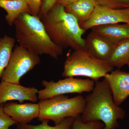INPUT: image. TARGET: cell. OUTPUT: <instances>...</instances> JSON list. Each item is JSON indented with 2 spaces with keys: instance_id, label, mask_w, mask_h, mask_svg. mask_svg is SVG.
<instances>
[{
  "instance_id": "cell-20",
  "label": "cell",
  "mask_w": 129,
  "mask_h": 129,
  "mask_svg": "<svg viewBox=\"0 0 129 129\" xmlns=\"http://www.w3.org/2000/svg\"><path fill=\"white\" fill-rule=\"evenodd\" d=\"M98 5L103 6L119 9L129 8V0H94Z\"/></svg>"
},
{
  "instance_id": "cell-1",
  "label": "cell",
  "mask_w": 129,
  "mask_h": 129,
  "mask_svg": "<svg viewBox=\"0 0 129 129\" xmlns=\"http://www.w3.org/2000/svg\"><path fill=\"white\" fill-rule=\"evenodd\" d=\"M38 16L48 36L56 45L63 49H85L83 36L86 30L73 15L66 11L64 7L56 4L46 13Z\"/></svg>"
},
{
  "instance_id": "cell-19",
  "label": "cell",
  "mask_w": 129,
  "mask_h": 129,
  "mask_svg": "<svg viewBox=\"0 0 129 129\" xmlns=\"http://www.w3.org/2000/svg\"><path fill=\"white\" fill-rule=\"evenodd\" d=\"M104 127V124L101 121L83 122L81 115L74 118L72 124V129H103Z\"/></svg>"
},
{
  "instance_id": "cell-12",
  "label": "cell",
  "mask_w": 129,
  "mask_h": 129,
  "mask_svg": "<svg viewBox=\"0 0 129 129\" xmlns=\"http://www.w3.org/2000/svg\"><path fill=\"white\" fill-rule=\"evenodd\" d=\"M85 40V49L94 57L103 61L109 59L115 43L91 31Z\"/></svg>"
},
{
  "instance_id": "cell-11",
  "label": "cell",
  "mask_w": 129,
  "mask_h": 129,
  "mask_svg": "<svg viewBox=\"0 0 129 129\" xmlns=\"http://www.w3.org/2000/svg\"><path fill=\"white\" fill-rule=\"evenodd\" d=\"M5 112L17 123L28 124L39 117L40 106L39 103L18 104L11 102L3 105Z\"/></svg>"
},
{
  "instance_id": "cell-15",
  "label": "cell",
  "mask_w": 129,
  "mask_h": 129,
  "mask_svg": "<svg viewBox=\"0 0 129 129\" xmlns=\"http://www.w3.org/2000/svg\"><path fill=\"white\" fill-rule=\"evenodd\" d=\"M97 4L94 0H78L66 7L65 9L67 12L77 19L80 25L88 20Z\"/></svg>"
},
{
  "instance_id": "cell-5",
  "label": "cell",
  "mask_w": 129,
  "mask_h": 129,
  "mask_svg": "<svg viewBox=\"0 0 129 129\" xmlns=\"http://www.w3.org/2000/svg\"><path fill=\"white\" fill-rule=\"evenodd\" d=\"M40 121L51 120L58 124L67 118H75L81 115L85 106V98L81 95L69 98L59 95L41 100L39 103Z\"/></svg>"
},
{
  "instance_id": "cell-21",
  "label": "cell",
  "mask_w": 129,
  "mask_h": 129,
  "mask_svg": "<svg viewBox=\"0 0 129 129\" xmlns=\"http://www.w3.org/2000/svg\"><path fill=\"white\" fill-rule=\"evenodd\" d=\"M17 124L4 112L3 104L0 105V129H9L13 125Z\"/></svg>"
},
{
  "instance_id": "cell-4",
  "label": "cell",
  "mask_w": 129,
  "mask_h": 129,
  "mask_svg": "<svg viewBox=\"0 0 129 129\" xmlns=\"http://www.w3.org/2000/svg\"><path fill=\"white\" fill-rule=\"evenodd\" d=\"M113 69L108 61L97 59L85 49H78L74 50L67 57L62 76L64 78L85 76L95 82L104 78Z\"/></svg>"
},
{
  "instance_id": "cell-10",
  "label": "cell",
  "mask_w": 129,
  "mask_h": 129,
  "mask_svg": "<svg viewBox=\"0 0 129 129\" xmlns=\"http://www.w3.org/2000/svg\"><path fill=\"white\" fill-rule=\"evenodd\" d=\"M104 78L108 82L114 102L120 106L129 96V73L117 69Z\"/></svg>"
},
{
  "instance_id": "cell-18",
  "label": "cell",
  "mask_w": 129,
  "mask_h": 129,
  "mask_svg": "<svg viewBox=\"0 0 129 129\" xmlns=\"http://www.w3.org/2000/svg\"><path fill=\"white\" fill-rule=\"evenodd\" d=\"M74 119L72 117L66 118L60 123L53 126L48 124V120H43L41 124L37 125L17 123L16 124L17 129H72Z\"/></svg>"
},
{
  "instance_id": "cell-25",
  "label": "cell",
  "mask_w": 129,
  "mask_h": 129,
  "mask_svg": "<svg viewBox=\"0 0 129 129\" xmlns=\"http://www.w3.org/2000/svg\"><path fill=\"white\" fill-rule=\"evenodd\" d=\"M127 65H128V67H129V61L128 63V64H127Z\"/></svg>"
},
{
  "instance_id": "cell-6",
  "label": "cell",
  "mask_w": 129,
  "mask_h": 129,
  "mask_svg": "<svg viewBox=\"0 0 129 129\" xmlns=\"http://www.w3.org/2000/svg\"><path fill=\"white\" fill-rule=\"evenodd\" d=\"M40 62L39 56L20 46H16L7 66L3 72L1 79L5 82L19 84L21 78Z\"/></svg>"
},
{
  "instance_id": "cell-14",
  "label": "cell",
  "mask_w": 129,
  "mask_h": 129,
  "mask_svg": "<svg viewBox=\"0 0 129 129\" xmlns=\"http://www.w3.org/2000/svg\"><path fill=\"white\" fill-rule=\"evenodd\" d=\"M0 7L6 11L5 19L10 26L13 25L14 21L20 14L24 13L30 14L25 0H0Z\"/></svg>"
},
{
  "instance_id": "cell-24",
  "label": "cell",
  "mask_w": 129,
  "mask_h": 129,
  "mask_svg": "<svg viewBox=\"0 0 129 129\" xmlns=\"http://www.w3.org/2000/svg\"><path fill=\"white\" fill-rule=\"evenodd\" d=\"M78 1V0H58L56 4L61 5L65 7Z\"/></svg>"
},
{
  "instance_id": "cell-9",
  "label": "cell",
  "mask_w": 129,
  "mask_h": 129,
  "mask_svg": "<svg viewBox=\"0 0 129 129\" xmlns=\"http://www.w3.org/2000/svg\"><path fill=\"white\" fill-rule=\"evenodd\" d=\"M39 90L34 87H26L17 84L1 81L0 82V105L11 101H24L35 103L38 99Z\"/></svg>"
},
{
  "instance_id": "cell-3",
  "label": "cell",
  "mask_w": 129,
  "mask_h": 129,
  "mask_svg": "<svg viewBox=\"0 0 129 129\" xmlns=\"http://www.w3.org/2000/svg\"><path fill=\"white\" fill-rule=\"evenodd\" d=\"M13 25L19 45L38 55H46L57 59L62 54L61 47L53 43L40 18L28 13L19 15Z\"/></svg>"
},
{
  "instance_id": "cell-23",
  "label": "cell",
  "mask_w": 129,
  "mask_h": 129,
  "mask_svg": "<svg viewBox=\"0 0 129 129\" xmlns=\"http://www.w3.org/2000/svg\"><path fill=\"white\" fill-rule=\"evenodd\" d=\"M58 0H44L39 15L46 13L56 4Z\"/></svg>"
},
{
  "instance_id": "cell-2",
  "label": "cell",
  "mask_w": 129,
  "mask_h": 129,
  "mask_svg": "<svg viewBox=\"0 0 129 129\" xmlns=\"http://www.w3.org/2000/svg\"><path fill=\"white\" fill-rule=\"evenodd\" d=\"M91 92L85 98V106L81 115L83 122L99 121L104 124L103 129L118 128V119H123L125 112L115 104L107 80L95 81Z\"/></svg>"
},
{
  "instance_id": "cell-7",
  "label": "cell",
  "mask_w": 129,
  "mask_h": 129,
  "mask_svg": "<svg viewBox=\"0 0 129 129\" xmlns=\"http://www.w3.org/2000/svg\"><path fill=\"white\" fill-rule=\"evenodd\" d=\"M95 83V81L91 79L73 77H67L57 82L43 80L42 84L44 88L39 91L38 98L39 100H44L69 93L91 92L94 89Z\"/></svg>"
},
{
  "instance_id": "cell-22",
  "label": "cell",
  "mask_w": 129,
  "mask_h": 129,
  "mask_svg": "<svg viewBox=\"0 0 129 129\" xmlns=\"http://www.w3.org/2000/svg\"><path fill=\"white\" fill-rule=\"evenodd\" d=\"M27 3L30 14L33 16H38L39 14L42 5V0H25Z\"/></svg>"
},
{
  "instance_id": "cell-17",
  "label": "cell",
  "mask_w": 129,
  "mask_h": 129,
  "mask_svg": "<svg viewBox=\"0 0 129 129\" xmlns=\"http://www.w3.org/2000/svg\"><path fill=\"white\" fill-rule=\"evenodd\" d=\"M15 42V39L7 35L0 38V80L9 62Z\"/></svg>"
},
{
  "instance_id": "cell-16",
  "label": "cell",
  "mask_w": 129,
  "mask_h": 129,
  "mask_svg": "<svg viewBox=\"0 0 129 129\" xmlns=\"http://www.w3.org/2000/svg\"><path fill=\"white\" fill-rule=\"evenodd\" d=\"M109 63L112 67L121 68L129 61V39L122 40L114 44Z\"/></svg>"
},
{
  "instance_id": "cell-8",
  "label": "cell",
  "mask_w": 129,
  "mask_h": 129,
  "mask_svg": "<svg viewBox=\"0 0 129 129\" xmlns=\"http://www.w3.org/2000/svg\"><path fill=\"white\" fill-rule=\"evenodd\" d=\"M120 23L129 24V8L113 9L97 4L88 20L80 25L86 31L97 26Z\"/></svg>"
},
{
  "instance_id": "cell-13",
  "label": "cell",
  "mask_w": 129,
  "mask_h": 129,
  "mask_svg": "<svg viewBox=\"0 0 129 129\" xmlns=\"http://www.w3.org/2000/svg\"><path fill=\"white\" fill-rule=\"evenodd\" d=\"M91 31L115 43L122 40L129 39V24H108L97 26L91 29Z\"/></svg>"
}]
</instances>
